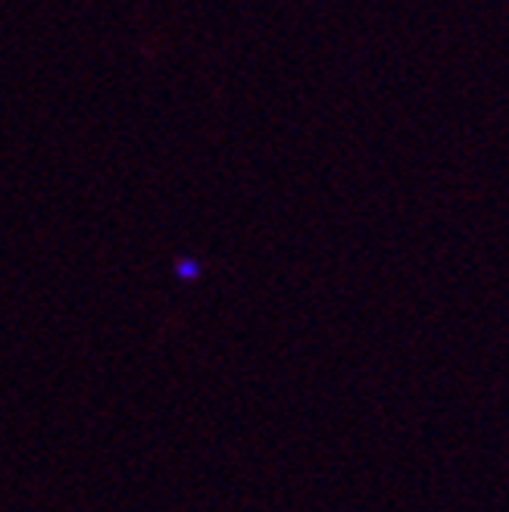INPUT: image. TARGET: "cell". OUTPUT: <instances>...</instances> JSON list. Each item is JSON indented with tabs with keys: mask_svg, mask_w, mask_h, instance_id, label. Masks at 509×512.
Segmentation results:
<instances>
[{
	"mask_svg": "<svg viewBox=\"0 0 509 512\" xmlns=\"http://www.w3.org/2000/svg\"><path fill=\"white\" fill-rule=\"evenodd\" d=\"M175 275L182 278V281H197L200 278V263L191 260V256H185V260L175 263Z\"/></svg>",
	"mask_w": 509,
	"mask_h": 512,
	"instance_id": "6da1fadb",
	"label": "cell"
}]
</instances>
